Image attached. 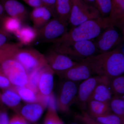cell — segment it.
Returning a JSON list of instances; mask_svg holds the SVG:
<instances>
[{"instance_id":"obj_7","label":"cell","mask_w":124,"mask_h":124,"mask_svg":"<svg viewBox=\"0 0 124 124\" xmlns=\"http://www.w3.org/2000/svg\"><path fill=\"white\" fill-rule=\"evenodd\" d=\"M68 24V23L64 22L57 18L51 19L44 26L37 30L36 41L41 43H50L61 37L67 31Z\"/></svg>"},{"instance_id":"obj_6","label":"cell","mask_w":124,"mask_h":124,"mask_svg":"<svg viewBox=\"0 0 124 124\" xmlns=\"http://www.w3.org/2000/svg\"><path fill=\"white\" fill-rule=\"evenodd\" d=\"M72 10L68 21L72 28L88 20L101 17L97 9L83 0H72Z\"/></svg>"},{"instance_id":"obj_32","label":"cell","mask_w":124,"mask_h":124,"mask_svg":"<svg viewBox=\"0 0 124 124\" xmlns=\"http://www.w3.org/2000/svg\"><path fill=\"white\" fill-rule=\"evenodd\" d=\"M41 5L50 11L52 17L57 18L56 12V0H40Z\"/></svg>"},{"instance_id":"obj_3","label":"cell","mask_w":124,"mask_h":124,"mask_svg":"<svg viewBox=\"0 0 124 124\" xmlns=\"http://www.w3.org/2000/svg\"><path fill=\"white\" fill-rule=\"evenodd\" d=\"M52 48L67 55L73 61L80 62L95 54L96 47L92 40L53 44Z\"/></svg>"},{"instance_id":"obj_4","label":"cell","mask_w":124,"mask_h":124,"mask_svg":"<svg viewBox=\"0 0 124 124\" xmlns=\"http://www.w3.org/2000/svg\"><path fill=\"white\" fill-rule=\"evenodd\" d=\"M0 69L14 87L26 86L28 75L21 63L13 57L8 58L0 63Z\"/></svg>"},{"instance_id":"obj_36","label":"cell","mask_w":124,"mask_h":124,"mask_svg":"<svg viewBox=\"0 0 124 124\" xmlns=\"http://www.w3.org/2000/svg\"><path fill=\"white\" fill-rule=\"evenodd\" d=\"M9 124H28L26 120L22 116L16 115L12 117L9 121Z\"/></svg>"},{"instance_id":"obj_33","label":"cell","mask_w":124,"mask_h":124,"mask_svg":"<svg viewBox=\"0 0 124 124\" xmlns=\"http://www.w3.org/2000/svg\"><path fill=\"white\" fill-rule=\"evenodd\" d=\"M76 119L82 122L89 124H103L98 122L91 117L88 113L82 112L81 114H77L75 116Z\"/></svg>"},{"instance_id":"obj_18","label":"cell","mask_w":124,"mask_h":124,"mask_svg":"<svg viewBox=\"0 0 124 124\" xmlns=\"http://www.w3.org/2000/svg\"><path fill=\"white\" fill-rule=\"evenodd\" d=\"M108 79L105 78L95 87L90 100H95L109 102L112 97V94L108 85Z\"/></svg>"},{"instance_id":"obj_41","label":"cell","mask_w":124,"mask_h":124,"mask_svg":"<svg viewBox=\"0 0 124 124\" xmlns=\"http://www.w3.org/2000/svg\"><path fill=\"white\" fill-rule=\"evenodd\" d=\"M54 124H64L63 122L62 121V120L61 119H60V117L58 116L57 118H56V120Z\"/></svg>"},{"instance_id":"obj_37","label":"cell","mask_w":124,"mask_h":124,"mask_svg":"<svg viewBox=\"0 0 124 124\" xmlns=\"http://www.w3.org/2000/svg\"><path fill=\"white\" fill-rule=\"evenodd\" d=\"M8 114L5 112H0V124H9Z\"/></svg>"},{"instance_id":"obj_30","label":"cell","mask_w":124,"mask_h":124,"mask_svg":"<svg viewBox=\"0 0 124 124\" xmlns=\"http://www.w3.org/2000/svg\"><path fill=\"white\" fill-rule=\"evenodd\" d=\"M41 68L36 70L28 74V82L26 86L37 94L38 81Z\"/></svg>"},{"instance_id":"obj_42","label":"cell","mask_w":124,"mask_h":124,"mask_svg":"<svg viewBox=\"0 0 124 124\" xmlns=\"http://www.w3.org/2000/svg\"><path fill=\"white\" fill-rule=\"evenodd\" d=\"M86 124V123H84V124Z\"/></svg>"},{"instance_id":"obj_23","label":"cell","mask_w":124,"mask_h":124,"mask_svg":"<svg viewBox=\"0 0 124 124\" xmlns=\"http://www.w3.org/2000/svg\"><path fill=\"white\" fill-rule=\"evenodd\" d=\"M108 85L112 95L124 97V77L117 76L108 79Z\"/></svg>"},{"instance_id":"obj_12","label":"cell","mask_w":124,"mask_h":124,"mask_svg":"<svg viewBox=\"0 0 124 124\" xmlns=\"http://www.w3.org/2000/svg\"><path fill=\"white\" fill-rule=\"evenodd\" d=\"M44 55L48 65L54 73L65 70L77 62L67 55L58 53L53 48L49 50Z\"/></svg>"},{"instance_id":"obj_29","label":"cell","mask_w":124,"mask_h":124,"mask_svg":"<svg viewBox=\"0 0 124 124\" xmlns=\"http://www.w3.org/2000/svg\"><path fill=\"white\" fill-rule=\"evenodd\" d=\"M95 3L101 17H108L111 7V0H95Z\"/></svg>"},{"instance_id":"obj_22","label":"cell","mask_w":124,"mask_h":124,"mask_svg":"<svg viewBox=\"0 0 124 124\" xmlns=\"http://www.w3.org/2000/svg\"><path fill=\"white\" fill-rule=\"evenodd\" d=\"M1 101L7 106L15 108L21 102V98L17 92L13 89H6L0 97Z\"/></svg>"},{"instance_id":"obj_24","label":"cell","mask_w":124,"mask_h":124,"mask_svg":"<svg viewBox=\"0 0 124 124\" xmlns=\"http://www.w3.org/2000/svg\"><path fill=\"white\" fill-rule=\"evenodd\" d=\"M15 90L24 101L28 103L37 102L39 101V96L31 89L26 86L15 87Z\"/></svg>"},{"instance_id":"obj_38","label":"cell","mask_w":124,"mask_h":124,"mask_svg":"<svg viewBox=\"0 0 124 124\" xmlns=\"http://www.w3.org/2000/svg\"><path fill=\"white\" fill-rule=\"evenodd\" d=\"M27 4L33 8L42 6L40 0H23Z\"/></svg>"},{"instance_id":"obj_16","label":"cell","mask_w":124,"mask_h":124,"mask_svg":"<svg viewBox=\"0 0 124 124\" xmlns=\"http://www.w3.org/2000/svg\"><path fill=\"white\" fill-rule=\"evenodd\" d=\"M46 107L41 102L28 103L22 108L20 115L28 121L36 122L39 119Z\"/></svg>"},{"instance_id":"obj_8","label":"cell","mask_w":124,"mask_h":124,"mask_svg":"<svg viewBox=\"0 0 124 124\" xmlns=\"http://www.w3.org/2000/svg\"><path fill=\"white\" fill-rule=\"evenodd\" d=\"M93 41L99 54L111 51L119 46L123 40L120 34L112 25L100 33Z\"/></svg>"},{"instance_id":"obj_1","label":"cell","mask_w":124,"mask_h":124,"mask_svg":"<svg viewBox=\"0 0 124 124\" xmlns=\"http://www.w3.org/2000/svg\"><path fill=\"white\" fill-rule=\"evenodd\" d=\"M93 74L110 79L124 72V54L121 46L108 52L94 54L83 60Z\"/></svg>"},{"instance_id":"obj_13","label":"cell","mask_w":124,"mask_h":124,"mask_svg":"<svg viewBox=\"0 0 124 124\" xmlns=\"http://www.w3.org/2000/svg\"><path fill=\"white\" fill-rule=\"evenodd\" d=\"M54 73L48 64L41 68L38 84V94L46 97L53 93Z\"/></svg>"},{"instance_id":"obj_21","label":"cell","mask_w":124,"mask_h":124,"mask_svg":"<svg viewBox=\"0 0 124 124\" xmlns=\"http://www.w3.org/2000/svg\"><path fill=\"white\" fill-rule=\"evenodd\" d=\"M89 114L91 117L111 113L109 102L91 100L88 103Z\"/></svg>"},{"instance_id":"obj_15","label":"cell","mask_w":124,"mask_h":124,"mask_svg":"<svg viewBox=\"0 0 124 124\" xmlns=\"http://www.w3.org/2000/svg\"><path fill=\"white\" fill-rule=\"evenodd\" d=\"M111 7L108 17L114 27L124 33V0H111Z\"/></svg>"},{"instance_id":"obj_11","label":"cell","mask_w":124,"mask_h":124,"mask_svg":"<svg viewBox=\"0 0 124 124\" xmlns=\"http://www.w3.org/2000/svg\"><path fill=\"white\" fill-rule=\"evenodd\" d=\"M105 78L95 76L83 81L78 87L75 102L84 108L90 100L96 86Z\"/></svg>"},{"instance_id":"obj_25","label":"cell","mask_w":124,"mask_h":124,"mask_svg":"<svg viewBox=\"0 0 124 124\" xmlns=\"http://www.w3.org/2000/svg\"><path fill=\"white\" fill-rule=\"evenodd\" d=\"M23 45L20 42L9 43L0 47V63L8 58L13 57L19 49L22 48Z\"/></svg>"},{"instance_id":"obj_14","label":"cell","mask_w":124,"mask_h":124,"mask_svg":"<svg viewBox=\"0 0 124 124\" xmlns=\"http://www.w3.org/2000/svg\"><path fill=\"white\" fill-rule=\"evenodd\" d=\"M0 3L8 16L17 18L22 23L27 19L28 13L26 8L17 0H0Z\"/></svg>"},{"instance_id":"obj_40","label":"cell","mask_w":124,"mask_h":124,"mask_svg":"<svg viewBox=\"0 0 124 124\" xmlns=\"http://www.w3.org/2000/svg\"><path fill=\"white\" fill-rule=\"evenodd\" d=\"M83 0L87 4L91 6L96 8L95 0Z\"/></svg>"},{"instance_id":"obj_28","label":"cell","mask_w":124,"mask_h":124,"mask_svg":"<svg viewBox=\"0 0 124 124\" xmlns=\"http://www.w3.org/2000/svg\"><path fill=\"white\" fill-rule=\"evenodd\" d=\"M92 117L98 122L102 124H124V121L116 115L112 113Z\"/></svg>"},{"instance_id":"obj_34","label":"cell","mask_w":124,"mask_h":124,"mask_svg":"<svg viewBox=\"0 0 124 124\" xmlns=\"http://www.w3.org/2000/svg\"><path fill=\"white\" fill-rule=\"evenodd\" d=\"M12 38L11 33L0 27V47L10 43L9 41Z\"/></svg>"},{"instance_id":"obj_20","label":"cell","mask_w":124,"mask_h":124,"mask_svg":"<svg viewBox=\"0 0 124 124\" xmlns=\"http://www.w3.org/2000/svg\"><path fill=\"white\" fill-rule=\"evenodd\" d=\"M73 6L72 0H56V9L57 18L68 23Z\"/></svg>"},{"instance_id":"obj_26","label":"cell","mask_w":124,"mask_h":124,"mask_svg":"<svg viewBox=\"0 0 124 124\" xmlns=\"http://www.w3.org/2000/svg\"><path fill=\"white\" fill-rule=\"evenodd\" d=\"M2 27L9 33H14L22 26L21 21L17 18L7 16L1 21Z\"/></svg>"},{"instance_id":"obj_10","label":"cell","mask_w":124,"mask_h":124,"mask_svg":"<svg viewBox=\"0 0 124 124\" xmlns=\"http://www.w3.org/2000/svg\"><path fill=\"white\" fill-rule=\"evenodd\" d=\"M56 74L64 80L76 82L85 80L93 74L89 65L84 60L77 62L69 69Z\"/></svg>"},{"instance_id":"obj_27","label":"cell","mask_w":124,"mask_h":124,"mask_svg":"<svg viewBox=\"0 0 124 124\" xmlns=\"http://www.w3.org/2000/svg\"><path fill=\"white\" fill-rule=\"evenodd\" d=\"M109 105L111 112L124 121V97L113 96Z\"/></svg>"},{"instance_id":"obj_5","label":"cell","mask_w":124,"mask_h":124,"mask_svg":"<svg viewBox=\"0 0 124 124\" xmlns=\"http://www.w3.org/2000/svg\"><path fill=\"white\" fill-rule=\"evenodd\" d=\"M13 57L23 65L28 75L48 64L44 55L32 48L19 49Z\"/></svg>"},{"instance_id":"obj_19","label":"cell","mask_w":124,"mask_h":124,"mask_svg":"<svg viewBox=\"0 0 124 124\" xmlns=\"http://www.w3.org/2000/svg\"><path fill=\"white\" fill-rule=\"evenodd\" d=\"M14 33L23 45H29L36 41L37 31L33 27L25 25L22 26Z\"/></svg>"},{"instance_id":"obj_35","label":"cell","mask_w":124,"mask_h":124,"mask_svg":"<svg viewBox=\"0 0 124 124\" xmlns=\"http://www.w3.org/2000/svg\"><path fill=\"white\" fill-rule=\"evenodd\" d=\"M0 88L4 89H14L8 78L0 69Z\"/></svg>"},{"instance_id":"obj_31","label":"cell","mask_w":124,"mask_h":124,"mask_svg":"<svg viewBox=\"0 0 124 124\" xmlns=\"http://www.w3.org/2000/svg\"><path fill=\"white\" fill-rule=\"evenodd\" d=\"M48 108V111L45 118L44 124H54L58 116L57 107L55 106H50Z\"/></svg>"},{"instance_id":"obj_39","label":"cell","mask_w":124,"mask_h":124,"mask_svg":"<svg viewBox=\"0 0 124 124\" xmlns=\"http://www.w3.org/2000/svg\"><path fill=\"white\" fill-rule=\"evenodd\" d=\"M7 14L5 12L4 8L2 5L0 3V22L5 17L7 16Z\"/></svg>"},{"instance_id":"obj_17","label":"cell","mask_w":124,"mask_h":124,"mask_svg":"<svg viewBox=\"0 0 124 124\" xmlns=\"http://www.w3.org/2000/svg\"><path fill=\"white\" fill-rule=\"evenodd\" d=\"M52 15L46 8L41 6L34 8L30 15V17L33 24V27L38 30L48 22Z\"/></svg>"},{"instance_id":"obj_2","label":"cell","mask_w":124,"mask_h":124,"mask_svg":"<svg viewBox=\"0 0 124 124\" xmlns=\"http://www.w3.org/2000/svg\"><path fill=\"white\" fill-rule=\"evenodd\" d=\"M112 25L108 17H100L88 20L72 28L62 37L50 43H67L93 40Z\"/></svg>"},{"instance_id":"obj_9","label":"cell","mask_w":124,"mask_h":124,"mask_svg":"<svg viewBox=\"0 0 124 124\" xmlns=\"http://www.w3.org/2000/svg\"><path fill=\"white\" fill-rule=\"evenodd\" d=\"M78 87L76 82L64 80L60 86L56 107L59 110L68 113L72 104L75 102Z\"/></svg>"}]
</instances>
